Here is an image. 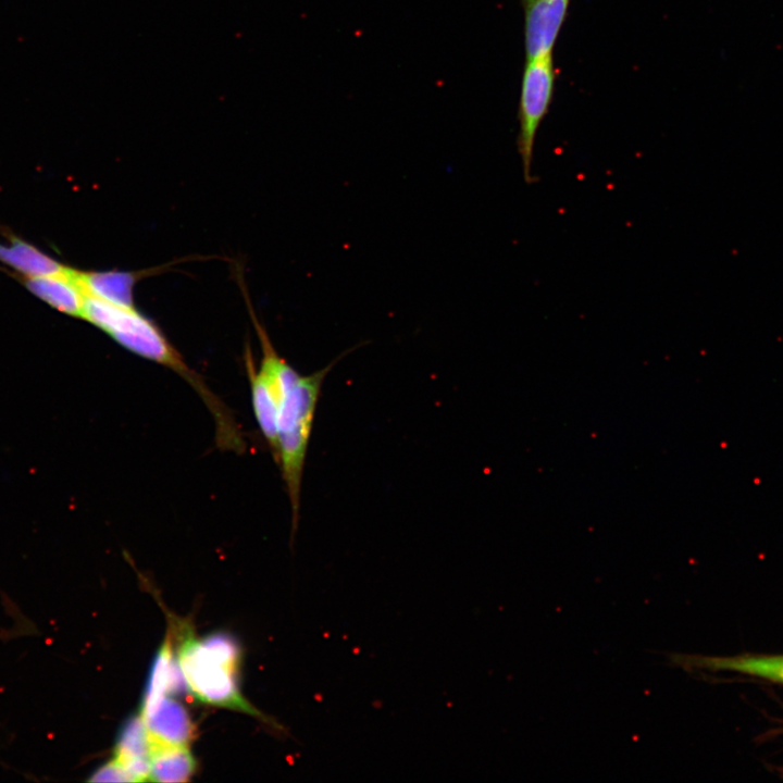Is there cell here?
I'll list each match as a JSON object with an SVG mask.
<instances>
[{"instance_id":"6da1fadb","label":"cell","mask_w":783,"mask_h":783,"mask_svg":"<svg viewBox=\"0 0 783 783\" xmlns=\"http://www.w3.org/2000/svg\"><path fill=\"white\" fill-rule=\"evenodd\" d=\"M94 324L133 353L167 366L200 395L216 423L217 442L236 439L239 428L224 405L210 391L201 376L184 361L158 325L135 306H121L85 296L82 318Z\"/></svg>"},{"instance_id":"7a4b0ae2","label":"cell","mask_w":783,"mask_h":783,"mask_svg":"<svg viewBox=\"0 0 783 783\" xmlns=\"http://www.w3.org/2000/svg\"><path fill=\"white\" fill-rule=\"evenodd\" d=\"M339 360L309 375H300L277 351L269 357L278 402V468L291 509V532L298 526L301 482L309 438L321 388Z\"/></svg>"},{"instance_id":"3957f363","label":"cell","mask_w":783,"mask_h":783,"mask_svg":"<svg viewBox=\"0 0 783 783\" xmlns=\"http://www.w3.org/2000/svg\"><path fill=\"white\" fill-rule=\"evenodd\" d=\"M177 660L189 692L200 701L246 712L264 719L281 730V725L265 718L240 694L236 684V671L213 658L196 638L189 626L182 629Z\"/></svg>"},{"instance_id":"277c9868","label":"cell","mask_w":783,"mask_h":783,"mask_svg":"<svg viewBox=\"0 0 783 783\" xmlns=\"http://www.w3.org/2000/svg\"><path fill=\"white\" fill-rule=\"evenodd\" d=\"M556 79L557 70L552 54L526 60L521 79L517 144L524 181L527 184L534 182L532 164L535 138L543 120L549 111Z\"/></svg>"},{"instance_id":"5b68a950","label":"cell","mask_w":783,"mask_h":783,"mask_svg":"<svg viewBox=\"0 0 783 783\" xmlns=\"http://www.w3.org/2000/svg\"><path fill=\"white\" fill-rule=\"evenodd\" d=\"M526 60L552 54L571 0H520Z\"/></svg>"},{"instance_id":"8992f818","label":"cell","mask_w":783,"mask_h":783,"mask_svg":"<svg viewBox=\"0 0 783 783\" xmlns=\"http://www.w3.org/2000/svg\"><path fill=\"white\" fill-rule=\"evenodd\" d=\"M669 660L688 670L731 671L783 684V655L717 657L671 654Z\"/></svg>"},{"instance_id":"52a82bcc","label":"cell","mask_w":783,"mask_h":783,"mask_svg":"<svg viewBox=\"0 0 783 783\" xmlns=\"http://www.w3.org/2000/svg\"><path fill=\"white\" fill-rule=\"evenodd\" d=\"M140 716L150 743L188 745L194 736L195 728L189 713L167 695L142 703Z\"/></svg>"},{"instance_id":"ba28073f","label":"cell","mask_w":783,"mask_h":783,"mask_svg":"<svg viewBox=\"0 0 783 783\" xmlns=\"http://www.w3.org/2000/svg\"><path fill=\"white\" fill-rule=\"evenodd\" d=\"M245 365L251 388L252 407L256 420L266 440L271 455L278 463L277 414L278 402L274 381L262 366L256 368L251 352L245 353Z\"/></svg>"},{"instance_id":"9c48e42d","label":"cell","mask_w":783,"mask_h":783,"mask_svg":"<svg viewBox=\"0 0 783 783\" xmlns=\"http://www.w3.org/2000/svg\"><path fill=\"white\" fill-rule=\"evenodd\" d=\"M76 270L67 268L64 273L28 277L26 287L59 311L82 318L85 294L76 282Z\"/></svg>"},{"instance_id":"30bf717a","label":"cell","mask_w":783,"mask_h":783,"mask_svg":"<svg viewBox=\"0 0 783 783\" xmlns=\"http://www.w3.org/2000/svg\"><path fill=\"white\" fill-rule=\"evenodd\" d=\"M138 272L76 270V282L85 296H91L121 306H134L133 289L139 278Z\"/></svg>"},{"instance_id":"8fae6325","label":"cell","mask_w":783,"mask_h":783,"mask_svg":"<svg viewBox=\"0 0 783 783\" xmlns=\"http://www.w3.org/2000/svg\"><path fill=\"white\" fill-rule=\"evenodd\" d=\"M149 781L182 783L188 781L196 770V760L188 745L150 743Z\"/></svg>"},{"instance_id":"7c38bea8","label":"cell","mask_w":783,"mask_h":783,"mask_svg":"<svg viewBox=\"0 0 783 783\" xmlns=\"http://www.w3.org/2000/svg\"><path fill=\"white\" fill-rule=\"evenodd\" d=\"M10 244L0 243V261L28 277L64 273L67 266L50 258L35 246L12 236Z\"/></svg>"},{"instance_id":"4fadbf2b","label":"cell","mask_w":783,"mask_h":783,"mask_svg":"<svg viewBox=\"0 0 783 783\" xmlns=\"http://www.w3.org/2000/svg\"><path fill=\"white\" fill-rule=\"evenodd\" d=\"M188 691L179 662L174 658L171 642L166 638L151 666L142 703L156 700L167 693L183 694Z\"/></svg>"},{"instance_id":"5bb4252c","label":"cell","mask_w":783,"mask_h":783,"mask_svg":"<svg viewBox=\"0 0 783 783\" xmlns=\"http://www.w3.org/2000/svg\"><path fill=\"white\" fill-rule=\"evenodd\" d=\"M150 739L144 720L139 714L130 716L119 732L114 758L123 766L141 759H150Z\"/></svg>"},{"instance_id":"9a60e30c","label":"cell","mask_w":783,"mask_h":783,"mask_svg":"<svg viewBox=\"0 0 783 783\" xmlns=\"http://www.w3.org/2000/svg\"><path fill=\"white\" fill-rule=\"evenodd\" d=\"M201 642L213 658L237 671L241 652L234 637L224 633H215L204 637Z\"/></svg>"},{"instance_id":"2e32d148","label":"cell","mask_w":783,"mask_h":783,"mask_svg":"<svg viewBox=\"0 0 783 783\" xmlns=\"http://www.w3.org/2000/svg\"><path fill=\"white\" fill-rule=\"evenodd\" d=\"M88 782H134L126 768L115 758L95 770Z\"/></svg>"}]
</instances>
